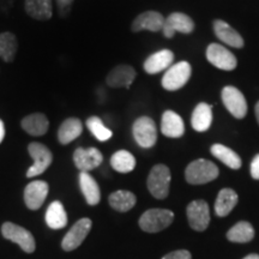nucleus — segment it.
<instances>
[{"instance_id": "f257e3e1", "label": "nucleus", "mask_w": 259, "mask_h": 259, "mask_svg": "<svg viewBox=\"0 0 259 259\" xmlns=\"http://www.w3.org/2000/svg\"><path fill=\"white\" fill-rule=\"evenodd\" d=\"M219 177V168L211 161L199 158L187 166L185 170L186 181L192 185H203Z\"/></svg>"}, {"instance_id": "f03ea898", "label": "nucleus", "mask_w": 259, "mask_h": 259, "mask_svg": "<svg viewBox=\"0 0 259 259\" xmlns=\"http://www.w3.org/2000/svg\"><path fill=\"white\" fill-rule=\"evenodd\" d=\"M170 170L164 164H156L150 170L148 177L147 185L150 192L155 198L164 199L169 193L170 185Z\"/></svg>"}, {"instance_id": "7ed1b4c3", "label": "nucleus", "mask_w": 259, "mask_h": 259, "mask_svg": "<svg viewBox=\"0 0 259 259\" xmlns=\"http://www.w3.org/2000/svg\"><path fill=\"white\" fill-rule=\"evenodd\" d=\"M174 213L168 209H149L139 219V227L144 232L157 233L171 225Z\"/></svg>"}, {"instance_id": "20e7f679", "label": "nucleus", "mask_w": 259, "mask_h": 259, "mask_svg": "<svg viewBox=\"0 0 259 259\" xmlns=\"http://www.w3.org/2000/svg\"><path fill=\"white\" fill-rule=\"evenodd\" d=\"M192 69L187 61H180L171 65L163 74L162 78V87L168 92H176L183 88L189 82Z\"/></svg>"}, {"instance_id": "39448f33", "label": "nucleus", "mask_w": 259, "mask_h": 259, "mask_svg": "<svg viewBox=\"0 0 259 259\" xmlns=\"http://www.w3.org/2000/svg\"><path fill=\"white\" fill-rule=\"evenodd\" d=\"M2 234L5 239L17 244L27 253H32L36 248V242L31 233L15 223L5 222L2 226Z\"/></svg>"}, {"instance_id": "423d86ee", "label": "nucleus", "mask_w": 259, "mask_h": 259, "mask_svg": "<svg viewBox=\"0 0 259 259\" xmlns=\"http://www.w3.org/2000/svg\"><path fill=\"white\" fill-rule=\"evenodd\" d=\"M132 134L139 147L153 148L157 141V130L155 121L149 116H141L134 122Z\"/></svg>"}, {"instance_id": "0eeeda50", "label": "nucleus", "mask_w": 259, "mask_h": 259, "mask_svg": "<svg viewBox=\"0 0 259 259\" xmlns=\"http://www.w3.org/2000/svg\"><path fill=\"white\" fill-rule=\"evenodd\" d=\"M28 151L32 160H34V164L28 169L27 178L41 176L51 166L52 161H53V155H52L51 150L46 145L36 143V142L28 145Z\"/></svg>"}, {"instance_id": "6e6552de", "label": "nucleus", "mask_w": 259, "mask_h": 259, "mask_svg": "<svg viewBox=\"0 0 259 259\" xmlns=\"http://www.w3.org/2000/svg\"><path fill=\"white\" fill-rule=\"evenodd\" d=\"M222 102L231 114L236 119L245 118L247 114V102L245 96L235 87H225L222 90Z\"/></svg>"}, {"instance_id": "1a4fd4ad", "label": "nucleus", "mask_w": 259, "mask_h": 259, "mask_svg": "<svg viewBox=\"0 0 259 259\" xmlns=\"http://www.w3.org/2000/svg\"><path fill=\"white\" fill-rule=\"evenodd\" d=\"M92 226L93 222L90 219L84 218L78 220V221L71 227V229L66 233V235L63 239V242H61L63 250L69 252L79 247L84 241V239L88 236L90 229H92Z\"/></svg>"}, {"instance_id": "9d476101", "label": "nucleus", "mask_w": 259, "mask_h": 259, "mask_svg": "<svg viewBox=\"0 0 259 259\" xmlns=\"http://www.w3.org/2000/svg\"><path fill=\"white\" fill-rule=\"evenodd\" d=\"M206 59L213 66L223 71L234 70L238 65L234 54L219 44L209 45V47L206 48Z\"/></svg>"}, {"instance_id": "9b49d317", "label": "nucleus", "mask_w": 259, "mask_h": 259, "mask_svg": "<svg viewBox=\"0 0 259 259\" xmlns=\"http://www.w3.org/2000/svg\"><path fill=\"white\" fill-rule=\"evenodd\" d=\"M187 219L190 226L197 232H203L210 223L209 205L205 200H193L187 206Z\"/></svg>"}, {"instance_id": "f8f14e48", "label": "nucleus", "mask_w": 259, "mask_h": 259, "mask_svg": "<svg viewBox=\"0 0 259 259\" xmlns=\"http://www.w3.org/2000/svg\"><path fill=\"white\" fill-rule=\"evenodd\" d=\"M194 30V23L192 18L181 12H173L164 18V24L162 32L167 38H171L176 32H183V34H191Z\"/></svg>"}, {"instance_id": "ddd939ff", "label": "nucleus", "mask_w": 259, "mask_h": 259, "mask_svg": "<svg viewBox=\"0 0 259 259\" xmlns=\"http://www.w3.org/2000/svg\"><path fill=\"white\" fill-rule=\"evenodd\" d=\"M50 186L46 181L44 180H35L28 184L24 190V202L25 205L30 210H37L45 203Z\"/></svg>"}, {"instance_id": "4468645a", "label": "nucleus", "mask_w": 259, "mask_h": 259, "mask_svg": "<svg viewBox=\"0 0 259 259\" xmlns=\"http://www.w3.org/2000/svg\"><path fill=\"white\" fill-rule=\"evenodd\" d=\"M103 156L101 151L96 148H78L73 153V162L80 171L95 169L102 163Z\"/></svg>"}, {"instance_id": "2eb2a0df", "label": "nucleus", "mask_w": 259, "mask_h": 259, "mask_svg": "<svg viewBox=\"0 0 259 259\" xmlns=\"http://www.w3.org/2000/svg\"><path fill=\"white\" fill-rule=\"evenodd\" d=\"M137 76V72L130 65H119L115 66L107 76L106 82L111 88L128 89Z\"/></svg>"}, {"instance_id": "dca6fc26", "label": "nucleus", "mask_w": 259, "mask_h": 259, "mask_svg": "<svg viewBox=\"0 0 259 259\" xmlns=\"http://www.w3.org/2000/svg\"><path fill=\"white\" fill-rule=\"evenodd\" d=\"M164 24V18L160 12L147 11L137 16L132 23V31L138 32L142 30H150L154 32L162 31Z\"/></svg>"}, {"instance_id": "f3484780", "label": "nucleus", "mask_w": 259, "mask_h": 259, "mask_svg": "<svg viewBox=\"0 0 259 259\" xmlns=\"http://www.w3.org/2000/svg\"><path fill=\"white\" fill-rule=\"evenodd\" d=\"M174 54L169 50H162L156 53L151 54L144 61V71L149 74H156L163 70H168L173 65Z\"/></svg>"}, {"instance_id": "a211bd4d", "label": "nucleus", "mask_w": 259, "mask_h": 259, "mask_svg": "<svg viewBox=\"0 0 259 259\" xmlns=\"http://www.w3.org/2000/svg\"><path fill=\"white\" fill-rule=\"evenodd\" d=\"M213 31L215 35L218 36L219 40L226 45H229L231 47L234 48H242L244 47V40H242L241 35L235 30L234 28H232L228 23H226L225 21L221 19H216L213 21Z\"/></svg>"}, {"instance_id": "6ab92c4d", "label": "nucleus", "mask_w": 259, "mask_h": 259, "mask_svg": "<svg viewBox=\"0 0 259 259\" xmlns=\"http://www.w3.org/2000/svg\"><path fill=\"white\" fill-rule=\"evenodd\" d=\"M161 132L166 137L179 138L185 134L183 118L173 111H166L161 119Z\"/></svg>"}, {"instance_id": "aec40b11", "label": "nucleus", "mask_w": 259, "mask_h": 259, "mask_svg": "<svg viewBox=\"0 0 259 259\" xmlns=\"http://www.w3.org/2000/svg\"><path fill=\"white\" fill-rule=\"evenodd\" d=\"M212 122V107L208 103L200 102L196 106L191 116V124L194 131L205 132L208 131Z\"/></svg>"}, {"instance_id": "412c9836", "label": "nucleus", "mask_w": 259, "mask_h": 259, "mask_svg": "<svg viewBox=\"0 0 259 259\" xmlns=\"http://www.w3.org/2000/svg\"><path fill=\"white\" fill-rule=\"evenodd\" d=\"M79 187L89 205H97L100 203V199H101L100 187L88 171L79 173Z\"/></svg>"}, {"instance_id": "4be33fe9", "label": "nucleus", "mask_w": 259, "mask_h": 259, "mask_svg": "<svg viewBox=\"0 0 259 259\" xmlns=\"http://www.w3.org/2000/svg\"><path fill=\"white\" fill-rule=\"evenodd\" d=\"M21 126L28 135L38 137V136H44L48 131L50 121H48L47 116L42 113H34V114L23 118Z\"/></svg>"}, {"instance_id": "5701e85b", "label": "nucleus", "mask_w": 259, "mask_h": 259, "mask_svg": "<svg viewBox=\"0 0 259 259\" xmlns=\"http://www.w3.org/2000/svg\"><path fill=\"white\" fill-rule=\"evenodd\" d=\"M83 131V124L78 118H69L63 121L58 131V139L63 145H66L78 138Z\"/></svg>"}, {"instance_id": "b1692460", "label": "nucleus", "mask_w": 259, "mask_h": 259, "mask_svg": "<svg viewBox=\"0 0 259 259\" xmlns=\"http://www.w3.org/2000/svg\"><path fill=\"white\" fill-rule=\"evenodd\" d=\"M27 14L37 21H48L53 14L52 0H25Z\"/></svg>"}, {"instance_id": "393cba45", "label": "nucleus", "mask_w": 259, "mask_h": 259, "mask_svg": "<svg viewBox=\"0 0 259 259\" xmlns=\"http://www.w3.org/2000/svg\"><path fill=\"white\" fill-rule=\"evenodd\" d=\"M238 194L232 189H223L219 192L218 198L215 202V212L219 218H225V216L231 213L234 206L238 204Z\"/></svg>"}, {"instance_id": "a878e982", "label": "nucleus", "mask_w": 259, "mask_h": 259, "mask_svg": "<svg viewBox=\"0 0 259 259\" xmlns=\"http://www.w3.org/2000/svg\"><path fill=\"white\" fill-rule=\"evenodd\" d=\"M46 223L51 229H61L67 225V213L59 200L50 204L46 211Z\"/></svg>"}, {"instance_id": "bb28decb", "label": "nucleus", "mask_w": 259, "mask_h": 259, "mask_svg": "<svg viewBox=\"0 0 259 259\" xmlns=\"http://www.w3.org/2000/svg\"><path fill=\"white\" fill-rule=\"evenodd\" d=\"M109 205L116 211L126 212L131 210L136 205L137 198L132 192L126 190H119L113 192L108 198Z\"/></svg>"}, {"instance_id": "cd10ccee", "label": "nucleus", "mask_w": 259, "mask_h": 259, "mask_svg": "<svg viewBox=\"0 0 259 259\" xmlns=\"http://www.w3.org/2000/svg\"><path fill=\"white\" fill-rule=\"evenodd\" d=\"M210 151H211L213 156L223 162L227 167L232 168V169H239L241 167L242 162L240 156L235 151H233L232 149L227 148L226 145L213 144Z\"/></svg>"}, {"instance_id": "c85d7f7f", "label": "nucleus", "mask_w": 259, "mask_h": 259, "mask_svg": "<svg viewBox=\"0 0 259 259\" xmlns=\"http://www.w3.org/2000/svg\"><path fill=\"white\" fill-rule=\"evenodd\" d=\"M254 236V229L251 223L241 221L238 222L235 226H233L227 233V239L232 242H248L253 239Z\"/></svg>"}, {"instance_id": "c756f323", "label": "nucleus", "mask_w": 259, "mask_h": 259, "mask_svg": "<svg viewBox=\"0 0 259 259\" xmlns=\"http://www.w3.org/2000/svg\"><path fill=\"white\" fill-rule=\"evenodd\" d=\"M111 166L119 173H130L135 169L136 158L127 150H119L112 155Z\"/></svg>"}, {"instance_id": "7c9ffc66", "label": "nucleus", "mask_w": 259, "mask_h": 259, "mask_svg": "<svg viewBox=\"0 0 259 259\" xmlns=\"http://www.w3.org/2000/svg\"><path fill=\"white\" fill-rule=\"evenodd\" d=\"M17 38L12 32L0 34V58L6 63L14 61L17 52Z\"/></svg>"}, {"instance_id": "2f4dec72", "label": "nucleus", "mask_w": 259, "mask_h": 259, "mask_svg": "<svg viewBox=\"0 0 259 259\" xmlns=\"http://www.w3.org/2000/svg\"><path fill=\"white\" fill-rule=\"evenodd\" d=\"M87 127L89 128V131L92 132L94 137L100 142L108 141L113 136V132L103 125L102 120L99 116H90L88 120H87Z\"/></svg>"}, {"instance_id": "473e14b6", "label": "nucleus", "mask_w": 259, "mask_h": 259, "mask_svg": "<svg viewBox=\"0 0 259 259\" xmlns=\"http://www.w3.org/2000/svg\"><path fill=\"white\" fill-rule=\"evenodd\" d=\"M162 259H192V257H191V253L189 251L179 250L170 252V253L166 254Z\"/></svg>"}, {"instance_id": "72a5a7b5", "label": "nucleus", "mask_w": 259, "mask_h": 259, "mask_svg": "<svg viewBox=\"0 0 259 259\" xmlns=\"http://www.w3.org/2000/svg\"><path fill=\"white\" fill-rule=\"evenodd\" d=\"M251 176L254 180H259V154L255 155L251 162Z\"/></svg>"}, {"instance_id": "f704fd0d", "label": "nucleus", "mask_w": 259, "mask_h": 259, "mask_svg": "<svg viewBox=\"0 0 259 259\" xmlns=\"http://www.w3.org/2000/svg\"><path fill=\"white\" fill-rule=\"evenodd\" d=\"M73 0H58V4H59L60 11L63 15H66L69 12L71 8V4H72Z\"/></svg>"}, {"instance_id": "c9c22d12", "label": "nucleus", "mask_w": 259, "mask_h": 259, "mask_svg": "<svg viewBox=\"0 0 259 259\" xmlns=\"http://www.w3.org/2000/svg\"><path fill=\"white\" fill-rule=\"evenodd\" d=\"M5 137V126L3 120H0V143L3 142V139Z\"/></svg>"}, {"instance_id": "e433bc0d", "label": "nucleus", "mask_w": 259, "mask_h": 259, "mask_svg": "<svg viewBox=\"0 0 259 259\" xmlns=\"http://www.w3.org/2000/svg\"><path fill=\"white\" fill-rule=\"evenodd\" d=\"M255 118H257V121L259 124V102L255 105Z\"/></svg>"}, {"instance_id": "4c0bfd02", "label": "nucleus", "mask_w": 259, "mask_h": 259, "mask_svg": "<svg viewBox=\"0 0 259 259\" xmlns=\"http://www.w3.org/2000/svg\"><path fill=\"white\" fill-rule=\"evenodd\" d=\"M244 259H259V255L258 254H250V255H247V257H245Z\"/></svg>"}]
</instances>
